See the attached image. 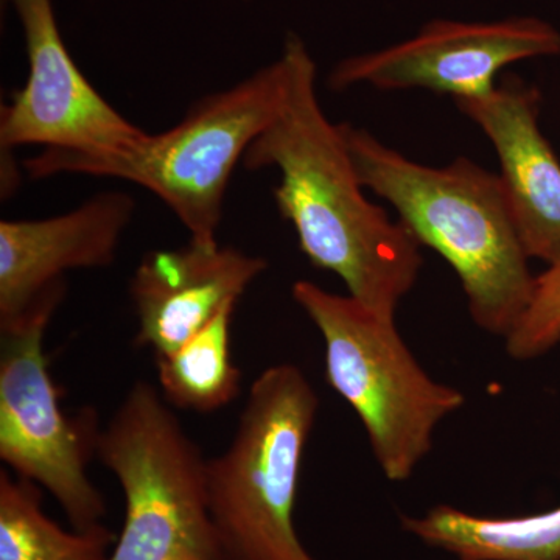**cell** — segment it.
Returning a JSON list of instances; mask_svg holds the SVG:
<instances>
[{
	"label": "cell",
	"instance_id": "obj_1",
	"mask_svg": "<svg viewBox=\"0 0 560 560\" xmlns=\"http://www.w3.org/2000/svg\"><path fill=\"white\" fill-rule=\"evenodd\" d=\"M282 58L285 98L246 150L243 165L279 172L276 205L311 264L337 275L361 304L396 316L419 278L422 246L363 194L340 124L320 108L315 61L302 39L290 35Z\"/></svg>",
	"mask_w": 560,
	"mask_h": 560
},
{
	"label": "cell",
	"instance_id": "obj_2",
	"mask_svg": "<svg viewBox=\"0 0 560 560\" xmlns=\"http://www.w3.org/2000/svg\"><path fill=\"white\" fill-rule=\"evenodd\" d=\"M340 130L364 189L388 201L420 246L436 250L458 275L474 323L510 337L536 278L500 176L469 158L429 167L355 125L340 124Z\"/></svg>",
	"mask_w": 560,
	"mask_h": 560
},
{
	"label": "cell",
	"instance_id": "obj_3",
	"mask_svg": "<svg viewBox=\"0 0 560 560\" xmlns=\"http://www.w3.org/2000/svg\"><path fill=\"white\" fill-rule=\"evenodd\" d=\"M287 65L279 60L195 103L179 124L147 136L130 153L88 156L43 150L24 162L33 179L90 175L136 184L156 195L190 234L217 245L232 173L246 150L278 116L287 91Z\"/></svg>",
	"mask_w": 560,
	"mask_h": 560
},
{
	"label": "cell",
	"instance_id": "obj_4",
	"mask_svg": "<svg viewBox=\"0 0 560 560\" xmlns=\"http://www.w3.org/2000/svg\"><path fill=\"white\" fill-rule=\"evenodd\" d=\"M319 399L279 363L250 385L230 447L208 459L210 515L228 560H316L294 526L302 456Z\"/></svg>",
	"mask_w": 560,
	"mask_h": 560
},
{
	"label": "cell",
	"instance_id": "obj_5",
	"mask_svg": "<svg viewBox=\"0 0 560 560\" xmlns=\"http://www.w3.org/2000/svg\"><path fill=\"white\" fill-rule=\"evenodd\" d=\"M291 294L323 335L326 381L359 416L383 475L408 480L433 448L441 420L458 411L466 396L422 370L396 316L311 280L294 282Z\"/></svg>",
	"mask_w": 560,
	"mask_h": 560
},
{
	"label": "cell",
	"instance_id": "obj_6",
	"mask_svg": "<svg viewBox=\"0 0 560 560\" xmlns=\"http://www.w3.org/2000/svg\"><path fill=\"white\" fill-rule=\"evenodd\" d=\"M97 456L125 497L109 560H228L210 515L208 459L161 390L131 386L101 431Z\"/></svg>",
	"mask_w": 560,
	"mask_h": 560
},
{
	"label": "cell",
	"instance_id": "obj_7",
	"mask_svg": "<svg viewBox=\"0 0 560 560\" xmlns=\"http://www.w3.org/2000/svg\"><path fill=\"white\" fill-rule=\"evenodd\" d=\"M66 290L0 329V459L57 500L73 529L102 525L105 499L88 477L101 436L97 411L69 418L51 381L44 338Z\"/></svg>",
	"mask_w": 560,
	"mask_h": 560
},
{
	"label": "cell",
	"instance_id": "obj_8",
	"mask_svg": "<svg viewBox=\"0 0 560 560\" xmlns=\"http://www.w3.org/2000/svg\"><path fill=\"white\" fill-rule=\"evenodd\" d=\"M28 58L24 88L3 106L0 147L39 145L88 156L130 153L149 132L103 98L70 57L51 0H13Z\"/></svg>",
	"mask_w": 560,
	"mask_h": 560
},
{
	"label": "cell",
	"instance_id": "obj_9",
	"mask_svg": "<svg viewBox=\"0 0 560 560\" xmlns=\"http://www.w3.org/2000/svg\"><path fill=\"white\" fill-rule=\"evenodd\" d=\"M560 54V33L537 18L497 22L438 20L418 35L346 58L329 75L331 90L357 84L375 90H427L455 98L482 97L497 88V75L514 62Z\"/></svg>",
	"mask_w": 560,
	"mask_h": 560
},
{
	"label": "cell",
	"instance_id": "obj_10",
	"mask_svg": "<svg viewBox=\"0 0 560 560\" xmlns=\"http://www.w3.org/2000/svg\"><path fill=\"white\" fill-rule=\"evenodd\" d=\"M135 209L125 191H103L50 219L0 221V329L68 289L66 272L113 264Z\"/></svg>",
	"mask_w": 560,
	"mask_h": 560
},
{
	"label": "cell",
	"instance_id": "obj_11",
	"mask_svg": "<svg viewBox=\"0 0 560 560\" xmlns=\"http://www.w3.org/2000/svg\"><path fill=\"white\" fill-rule=\"evenodd\" d=\"M455 105L499 154L501 187L526 256L559 264L560 162L540 131L539 90L508 75L490 94Z\"/></svg>",
	"mask_w": 560,
	"mask_h": 560
},
{
	"label": "cell",
	"instance_id": "obj_12",
	"mask_svg": "<svg viewBox=\"0 0 560 560\" xmlns=\"http://www.w3.org/2000/svg\"><path fill=\"white\" fill-rule=\"evenodd\" d=\"M267 268L264 257L220 243L190 241L180 248L151 250L130 282L139 320L136 345L150 348L154 357L175 352L224 308L237 305Z\"/></svg>",
	"mask_w": 560,
	"mask_h": 560
},
{
	"label": "cell",
	"instance_id": "obj_13",
	"mask_svg": "<svg viewBox=\"0 0 560 560\" xmlns=\"http://www.w3.org/2000/svg\"><path fill=\"white\" fill-rule=\"evenodd\" d=\"M404 528L459 560H560V506L522 517H478L441 504Z\"/></svg>",
	"mask_w": 560,
	"mask_h": 560
},
{
	"label": "cell",
	"instance_id": "obj_14",
	"mask_svg": "<svg viewBox=\"0 0 560 560\" xmlns=\"http://www.w3.org/2000/svg\"><path fill=\"white\" fill-rule=\"evenodd\" d=\"M40 503L39 486L0 471V560H109L113 530L62 529Z\"/></svg>",
	"mask_w": 560,
	"mask_h": 560
},
{
	"label": "cell",
	"instance_id": "obj_15",
	"mask_svg": "<svg viewBox=\"0 0 560 560\" xmlns=\"http://www.w3.org/2000/svg\"><path fill=\"white\" fill-rule=\"evenodd\" d=\"M235 305L168 355L156 357L161 394L180 410L215 412L241 394L242 372L231 353Z\"/></svg>",
	"mask_w": 560,
	"mask_h": 560
},
{
	"label": "cell",
	"instance_id": "obj_16",
	"mask_svg": "<svg viewBox=\"0 0 560 560\" xmlns=\"http://www.w3.org/2000/svg\"><path fill=\"white\" fill-rule=\"evenodd\" d=\"M560 341V261L537 276L526 312L506 338L508 353L526 361L544 355Z\"/></svg>",
	"mask_w": 560,
	"mask_h": 560
}]
</instances>
